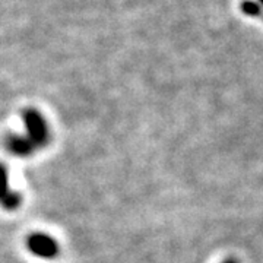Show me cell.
<instances>
[{
    "label": "cell",
    "mask_w": 263,
    "mask_h": 263,
    "mask_svg": "<svg viewBox=\"0 0 263 263\" xmlns=\"http://www.w3.org/2000/svg\"><path fill=\"white\" fill-rule=\"evenodd\" d=\"M262 19H263V18H262Z\"/></svg>",
    "instance_id": "52a82bcc"
},
{
    "label": "cell",
    "mask_w": 263,
    "mask_h": 263,
    "mask_svg": "<svg viewBox=\"0 0 263 263\" xmlns=\"http://www.w3.org/2000/svg\"><path fill=\"white\" fill-rule=\"evenodd\" d=\"M257 2H259V3H260V5L263 6V0H257Z\"/></svg>",
    "instance_id": "5b68a950"
},
{
    "label": "cell",
    "mask_w": 263,
    "mask_h": 263,
    "mask_svg": "<svg viewBox=\"0 0 263 263\" xmlns=\"http://www.w3.org/2000/svg\"><path fill=\"white\" fill-rule=\"evenodd\" d=\"M25 123H27V135L19 138L16 141L10 142V149L15 151V154L27 155L31 151L37 149L41 146L46 139V123L41 119L37 111H28L25 114Z\"/></svg>",
    "instance_id": "6da1fadb"
},
{
    "label": "cell",
    "mask_w": 263,
    "mask_h": 263,
    "mask_svg": "<svg viewBox=\"0 0 263 263\" xmlns=\"http://www.w3.org/2000/svg\"><path fill=\"white\" fill-rule=\"evenodd\" d=\"M226 263H234V262H226Z\"/></svg>",
    "instance_id": "8992f818"
},
{
    "label": "cell",
    "mask_w": 263,
    "mask_h": 263,
    "mask_svg": "<svg viewBox=\"0 0 263 263\" xmlns=\"http://www.w3.org/2000/svg\"><path fill=\"white\" fill-rule=\"evenodd\" d=\"M240 9L246 16L250 18H263V6L257 0H241Z\"/></svg>",
    "instance_id": "277c9868"
},
{
    "label": "cell",
    "mask_w": 263,
    "mask_h": 263,
    "mask_svg": "<svg viewBox=\"0 0 263 263\" xmlns=\"http://www.w3.org/2000/svg\"><path fill=\"white\" fill-rule=\"evenodd\" d=\"M31 249L34 253L40 254V256H53L56 253V246L54 243L46 237V235H34L31 238Z\"/></svg>",
    "instance_id": "7a4b0ae2"
},
{
    "label": "cell",
    "mask_w": 263,
    "mask_h": 263,
    "mask_svg": "<svg viewBox=\"0 0 263 263\" xmlns=\"http://www.w3.org/2000/svg\"><path fill=\"white\" fill-rule=\"evenodd\" d=\"M0 200L5 202L6 206H13L16 203V196L9 190L8 186V174L0 167Z\"/></svg>",
    "instance_id": "3957f363"
}]
</instances>
